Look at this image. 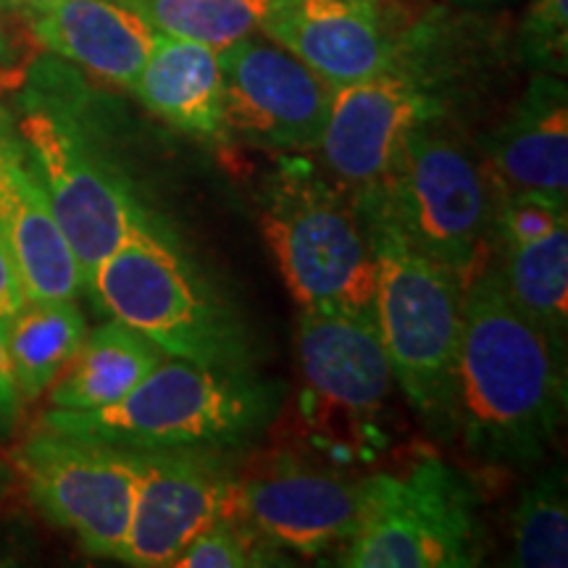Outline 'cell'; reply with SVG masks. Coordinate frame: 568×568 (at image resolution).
<instances>
[{
    "mask_svg": "<svg viewBox=\"0 0 568 568\" xmlns=\"http://www.w3.org/2000/svg\"><path fill=\"white\" fill-rule=\"evenodd\" d=\"M566 416V347L514 303L500 268L464 287L453 387V439L485 466L529 468L548 456Z\"/></svg>",
    "mask_w": 568,
    "mask_h": 568,
    "instance_id": "6da1fadb",
    "label": "cell"
},
{
    "mask_svg": "<svg viewBox=\"0 0 568 568\" xmlns=\"http://www.w3.org/2000/svg\"><path fill=\"white\" fill-rule=\"evenodd\" d=\"M282 397L280 382L253 372L166 358L122 400L92 410L53 408L40 426L126 450H224L258 437L280 414Z\"/></svg>",
    "mask_w": 568,
    "mask_h": 568,
    "instance_id": "7a4b0ae2",
    "label": "cell"
},
{
    "mask_svg": "<svg viewBox=\"0 0 568 568\" xmlns=\"http://www.w3.org/2000/svg\"><path fill=\"white\" fill-rule=\"evenodd\" d=\"M84 290L103 314L140 332L169 358L251 372L253 347L243 318L182 251L169 224L113 251Z\"/></svg>",
    "mask_w": 568,
    "mask_h": 568,
    "instance_id": "3957f363",
    "label": "cell"
},
{
    "mask_svg": "<svg viewBox=\"0 0 568 568\" xmlns=\"http://www.w3.org/2000/svg\"><path fill=\"white\" fill-rule=\"evenodd\" d=\"M258 222L303 311L376 316V253L358 193L290 159L261 190Z\"/></svg>",
    "mask_w": 568,
    "mask_h": 568,
    "instance_id": "277c9868",
    "label": "cell"
},
{
    "mask_svg": "<svg viewBox=\"0 0 568 568\" xmlns=\"http://www.w3.org/2000/svg\"><path fill=\"white\" fill-rule=\"evenodd\" d=\"M361 209L376 253L374 311L389 368L416 416L435 435L453 439L464 282L416 251L382 213L364 201Z\"/></svg>",
    "mask_w": 568,
    "mask_h": 568,
    "instance_id": "5b68a950",
    "label": "cell"
},
{
    "mask_svg": "<svg viewBox=\"0 0 568 568\" xmlns=\"http://www.w3.org/2000/svg\"><path fill=\"white\" fill-rule=\"evenodd\" d=\"M13 124L84 282L132 237L166 224L140 201L132 182L105 155L69 101L30 92Z\"/></svg>",
    "mask_w": 568,
    "mask_h": 568,
    "instance_id": "8992f818",
    "label": "cell"
},
{
    "mask_svg": "<svg viewBox=\"0 0 568 568\" xmlns=\"http://www.w3.org/2000/svg\"><path fill=\"white\" fill-rule=\"evenodd\" d=\"M358 197L389 219L416 251L458 274L464 287L477 276L481 247L493 234V180L437 122L416 126L387 174L361 187Z\"/></svg>",
    "mask_w": 568,
    "mask_h": 568,
    "instance_id": "52a82bcc",
    "label": "cell"
},
{
    "mask_svg": "<svg viewBox=\"0 0 568 568\" xmlns=\"http://www.w3.org/2000/svg\"><path fill=\"white\" fill-rule=\"evenodd\" d=\"M479 495L471 479L439 458L403 474L361 479L358 529L339 566L347 568H471L481 564Z\"/></svg>",
    "mask_w": 568,
    "mask_h": 568,
    "instance_id": "ba28073f",
    "label": "cell"
},
{
    "mask_svg": "<svg viewBox=\"0 0 568 568\" xmlns=\"http://www.w3.org/2000/svg\"><path fill=\"white\" fill-rule=\"evenodd\" d=\"M27 495L92 558L119 560L130 535L134 468L126 447L40 429L13 453Z\"/></svg>",
    "mask_w": 568,
    "mask_h": 568,
    "instance_id": "9c48e42d",
    "label": "cell"
},
{
    "mask_svg": "<svg viewBox=\"0 0 568 568\" xmlns=\"http://www.w3.org/2000/svg\"><path fill=\"white\" fill-rule=\"evenodd\" d=\"M226 138L280 153L316 151L332 88L284 48L243 38L219 51Z\"/></svg>",
    "mask_w": 568,
    "mask_h": 568,
    "instance_id": "30bf717a",
    "label": "cell"
},
{
    "mask_svg": "<svg viewBox=\"0 0 568 568\" xmlns=\"http://www.w3.org/2000/svg\"><path fill=\"white\" fill-rule=\"evenodd\" d=\"M443 113V95L410 45L395 67L335 88L318 151L339 182L372 187L393 166L403 140Z\"/></svg>",
    "mask_w": 568,
    "mask_h": 568,
    "instance_id": "8fae6325",
    "label": "cell"
},
{
    "mask_svg": "<svg viewBox=\"0 0 568 568\" xmlns=\"http://www.w3.org/2000/svg\"><path fill=\"white\" fill-rule=\"evenodd\" d=\"M134 503L119 564L174 566L180 552L230 514L234 471L209 447L130 450Z\"/></svg>",
    "mask_w": 568,
    "mask_h": 568,
    "instance_id": "7c38bea8",
    "label": "cell"
},
{
    "mask_svg": "<svg viewBox=\"0 0 568 568\" xmlns=\"http://www.w3.org/2000/svg\"><path fill=\"white\" fill-rule=\"evenodd\" d=\"M276 548L324 556L351 542L361 518V479L314 471L284 458L251 477H234L230 514Z\"/></svg>",
    "mask_w": 568,
    "mask_h": 568,
    "instance_id": "4fadbf2b",
    "label": "cell"
},
{
    "mask_svg": "<svg viewBox=\"0 0 568 568\" xmlns=\"http://www.w3.org/2000/svg\"><path fill=\"white\" fill-rule=\"evenodd\" d=\"M261 32L332 88L395 67L414 45L385 0H274Z\"/></svg>",
    "mask_w": 568,
    "mask_h": 568,
    "instance_id": "5bb4252c",
    "label": "cell"
},
{
    "mask_svg": "<svg viewBox=\"0 0 568 568\" xmlns=\"http://www.w3.org/2000/svg\"><path fill=\"white\" fill-rule=\"evenodd\" d=\"M493 234L503 253V282L514 303L566 347L568 332V211L489 176Z\"/></svg>",
    "mask_w": 568,
    "mask_h": 568,
    "instance_id": "9a60e30c",
    "label": "cell"
},
{
    "mask_svg": "<svg viewBox=\"0 0 568 568\" xmlns=\"http://www.w3.org/2000/svg\"><path fill=\"white\" fill-rule=\"evenodd\" d=\"M297 361L318 410H337L347 426H366L387 406L395 376L376 316L303 311Z\"/></svg>",
    "mask_w": 568,
    "mask_h": 568,
    "instance_id": "2e32d148",
    "label": "cell"
},
{
    "mask_svg": "<svg viewBox=\"0 0 568 568\" xmlns=\"http://www.w3.org/2000/svg\"><path fill=\"white\" fill-rule=\"evenodd\" d=\"M0 237L27 301H77L84 290L77 255L55 222L24 140L0 111Z\"/></svg>",
    "mask_w": 568,
    "mask_h": 568,
    "instance_id": "e0dca14e",
    "label": "cell"
},
{
    "mask_svg": "<svg viewBox=\"0 0 568 568\" xmlns=\"http://www.w3.org/2000/svg\"><path fill=\"white\" fill-rule=\"evenodd\" d=\"M481 153L508 187L568 211V92L558 74L535 71L521 101Z\"/></svg>",
    "mask_w": 568,
    "mask_h": 568,
    "instance_id": "ac0fdd59",
    "label": "cell"
},
{
    "mask_svg": "<svg viewBox=\"0 0 568 568\" xmlns=\"http://www.w3.org/2000/svg\"><path fill=\"white\" fill-rule=\"evenodd\" d=\"M30 24L42 48L126 90L161 34L134 0H53Z\"/></svg>",
    "mask_w": 568,
    "mask_h": 568,
    "instance_id": "d6986e66",
    "label": "cell"
},
{
    "mask_svg": "<svg viewBox=\"0 0 568 568\" xmlns=\"http://www.w3.org/2000/svg\"><path fill=\"white\" fill-rule=\"evenodd\" d=\"M138 101L172 130L203 142H224L219 51L195 40L159 34L138 82Z\"/></svg>",
    "mask_w": 568,
    "mask_h": 568,
    "instance_id": "ffe728a7",
    "label": "cell"
},
{
    "mask_svg": "<svg viewBox=\"0 0 568 568\" xmlns=\"http://www.w3.org/2000/svg\"><path fill=\"white\" fill-rule=\"evenodd\" d=\"M166 358L159 345L111 318L88 329L74 361L53 382L51 408L92 410L122 400Z\"/></svg>",
    "mask_w": 568,
    "mask_h": 568,
    "instance_id": "44dd1931",
    "label": "cell"
},
{
    "mask_svg": "<svg viewBox=\"0 0 568 568\" xmlns=\"http://www.w3.org/2000/svg\"><path fill=\"white\" fill-rule=\"evenodd\" d=\"M3 337L21 400L32 403L74 361L88 337V318L74 301H27L3 326Z\"/></svg>",
    "mask_w": 568,
    "mask_h": 568,
    "instance_id": "7402d4cb",
    "label": "cell"
},
{
    "mask_svg": "<svg viewBox=\"0 0 568 568\" xmlns=\"http://www.w3.org/2000/svg\"><path fill=\"white\" fill-rule=\"evenodd\" d=\"M510 564L518 568L568 566L566 466L552 464L524 489L510 518Z\"/></svg>",
    "mask_w": 568,
    "mask_h": 568,
    "instance_id": "603a6c76",
    "label": "cell"
},
{
    "mask_svg": "<svg viewBox=\"0 0 568 568\" xmlns=\"http://www.w3.org/2000/svg\"><path fill=\"white\" fill-rule=\"evenodd\" d=\"M161 34L222 48L261 30L274 0H134Z\"/></svg>",
    "mask_w": 568,
    "mask_h": 568,
    "instance_id": "cb8c5ba5",
    "label": "cell"
},
{
    "mask_svg": "<svg viewBox=\"0 0 568 568\" xmlns=\"http://www.w3.org/2000/svg\"><path fill=\"white\" fill-rule=\"evenodd\" d=\"M284 550L240 518L224 516L203 529L176 556V568H261L287 566Z\"/></svg>",
    "mask_w": 568,
    "mask_h": 568,
    "instance_id": "d4e9b609",
    "label": "cell"
},
{
    "mask_svg": "<svg viewBox=\"0 0 568 568\" xmlns=\"http://www.w3.org/2000/svg\"><path fill=\"white\" fill-rule=\"evenodd\" d=\"M518 51L529 69L566 74L568 67V0H531L518 30Z\"/></svg>",
    "mask_w": 568,
    "mask_h": 568,
    "instance_id": "484cf974",
    "label": "cell"
},
{
    "mask_svg": "<svg viewBox=\"0 0 568 568\" xmlns=\"http://www.w3.org/2000/svg\"><path fill=\"white\" fill-rule=\"evenodd\" d=\"M21 408H24V400H21L17 382H13L9 351H6L3 326H0V439H6L13 429H17Z\"/></svg>",
    "mask_w": 568,
    "mask_h": 568,
    "instance_id": "4316f807",
    "label": "cell"
},
{
    "mask_svg": "<svg viewBox=\"0 0 568 568\" xmlns=\"http://www.w3.org/2000/svg\"><path fill=\"white\" fill-rule=\"evenodd\" d=\"M24 287H21L17 268H13L9 247H6L3 237H0V326L9 324L24 308Z\"/></svg>",
    "mask_w": 568,
    "mask_h": 568,
    "instance_id": "83f0119b",
    "label": "cell"
},
{
    "mask_svg": "<svg viewBox=\"0 0 568 568\" xmlns=\"http://www.w3.org/2000/svg\"><path fill=\"white\" fill-rule=\"evenodd\" d=\"M13 477H17V471H13L11 464H6L3 458H0V506H3L6 495H9V489L13 485Z\"/></svg>",
    "mask_w": 568,
    "mask_h": 568,
    "instance_id": "f1b7e54d",
    "label": "cell"
},
{
    "mask_svg": "<svg viewBox=\"0 0 568 568\" xmlns=\"http://www.w3.org/2000/svg\"><path fill=\"white\" fill-rule=\"evenodd\" d=\"M48 3H53V0H9V9H17L30 17V13H34V11L45 9Z\"/></svg>",
    "mask_w": 568,
    "mask_h": 568,
    "instance_id": "f546056e",
    "label": "cell"
},
{
    "mask_svg": "<svg viewBox=\"0 0 568 568\" xmlns=\"http://www.w3.org/2000/svg\"><path fill=\"white\" fill-rule=\"evenodd\" d=\"M13 61V45L9 40V34L3 32V27H0V67H6V63Z\"/></svg>",
    "mask_w": 568,
    "mask_h": 568,
    "instance_id": "4dcf8cb0",
    "label": "cell"
},
{
    "mask_svg": "<svg viewBox=\"0 0 568 568\" xmlns=\"http://www.w3.org/2000/svg\"><path fill=\"white\" fill-rule=\"evenodd\" d=\"M6 11H9V0H0V17H3Z\"/></svg>",
    "mask_w": 568,
    "mask_h": 568,
    "instance_id": "1f68e13d",
    "label": "cell"
},
{
    "mask_svg": "<svg viewBox=\"0 0 568 568\" xmlns=\"http://www.w3.org/2000/svg\"><path fill=\"white\" fill-rule=\"evenodd\" d=\"M464 3H479V0H464Z\"/></svg>",
    "mask_w": 568,
    "mask_h": 568,
    "instance_id": "d6a6232c",
    "label": "cell"
}]
</instances>
